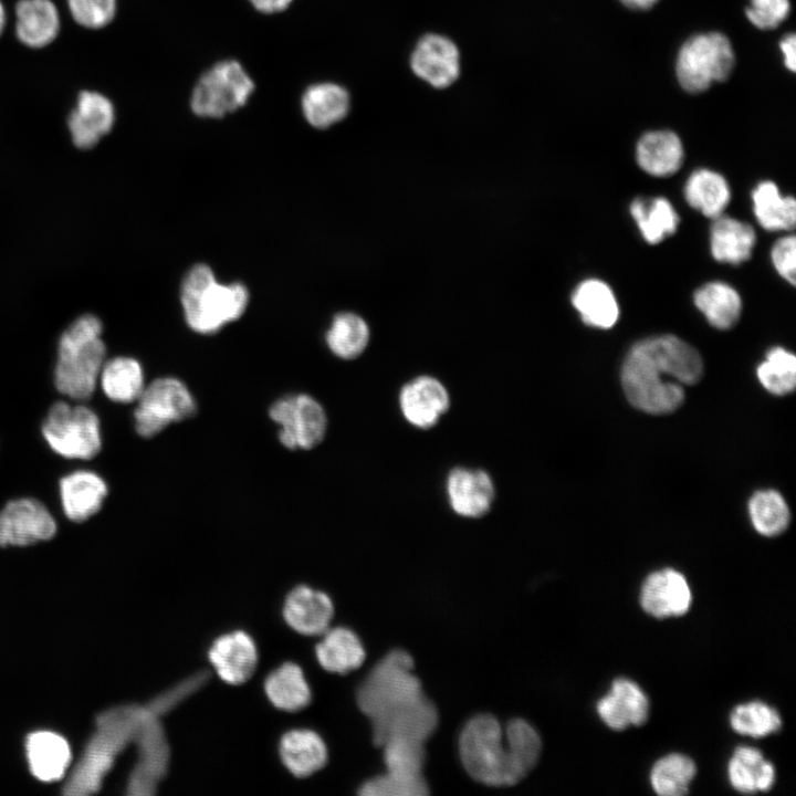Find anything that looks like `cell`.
<instances>
[{"label": "cell", "mask_w": 796, "mask_h": 796, "mask_svg": "<svg viewBox=\"0 0 796 796\" xmlns=\"http://www.w3.org/2000/svg\"><path fill=\"white\" fill-rule=\"evenodd\" d=\"M425 742L408 737H391L380 746L384 751L386 771L405 774L422 775L425 764Z\"/></svg>", "instance_id": "ee69618b"}, {"label": "cell", "mask_w": 796, "mask_h": 796, "mask_svg": "<svg viewBox=\"0 0 796 796\" xmlns=\"http://www.w3.org/2000/svg\"><path fill=\"white\" fill-rule=\"evenodd\" d=\"M369 341L366 322L353 313H342L334 317L326 334L331 352L339 358L353 359L359 356Z\"/></svg>", "instance_id": "f35d334b"}, {"label": "cell", "mask_w": 796, "mask_h": 796, "mask_svg": "<svg viewBox=\"0 0 796 796\" xmlns=\"http://www.w3.org/2000/svg\"><path fill=\"white\" fill-rule=\"evenodd\" d=\"M102 323L91 314L73 322L59 342L54 383L57 390L75 400H85L95 390L105 363Z\"/></svg>", "instance_id": "277c9868"}, {"label": "cell", "mask_w": 796, "mask_h": 796, "mask_svg": "<svg viewBox=\"0 0 796 796\" xmlns=\"http://www.w3.org/2000/svg\"><path fill=\"white\" fill-rule=\"evenodd\" d=\"M249 302L241 283L221 284L206 264L195 265L181 286V304L187 324L199 334H213L238 320Z\"/></svg>", "instance_id": "5b68a950"}, {"label": "cell", "mask_w": 796, "mask_h": 796, "mask_svg": "<svg viewBox=\"0 0 796 796\" xmlns=\"http://www.w3.org/2000/svg\"><path fill=\"white\" fill-rule=\"evenodd\" d=\"M72 18L86 29H102L115 18L117 0H66Z\"/></svg>", "instance_id": "bcb514c9"}, {"label": "cell", "mask_w": 796, "mask_h": 796, "mask_svg": "<svg viewBox=\"0 0 796 796\" xmlns=\"http://www.w3.org/2000/svg\"><path fill=\"white\" fill-rule=\"evenodd\" d=\"M160 712H154L143 722L134 740L137 760L127 782V794L149 796L155 794L166 776L170 750Z\"/></svg>", "instance_id": "7c38bea8"}, {"label": "cell", "mask_w": 796, "mask_h": 796, "mask_svg": "<svg viewBox=\"0 0 796 796\" xmlns=\"http://www.w3.org/2000/svg\"><path fill=\"white\" fill-rule=\"evenodd\" d=\"M730 722L735 732L753 737L766 736L782 725L777 711L760 701L737 705L731 713Z\"/></svg>", "instance_id": "7bdbcfd3"}, {"label": "cell", "mask_w": 796, "mask_h": 796, "mask_svg": "<svg viewBox=\"0 0 796 796\" xmlns=\"http://www.w3.org/2000/svg\"><path fill=\"white\" fill-rule=\"evenodd\" d=\"M695 764L682 754H669L652 767L650 781L654 792L662 796H681L688 793L695 775Z\"/></svg>", "instance_id": "ab89813d"}, {"label": "cell", "mask_w": 796, "mask_h": 796, "mask_svg": "<svg viewBox=\"0 0 796 796\" xmlns=\"http://www.w3.org/2000/svg\"><path fill=\"white\" fill-rule=\"evenodd\" d=\"M703 374L700 353L675 335L647 337L635 343L621 366V385L637 409L664 415L684 400V386L698 383Z\"/></svg>", "instance_id": "6da1fadb"}, {"label": "cell", "mask_w": 796, "mask_h": 796, "mask_svg": "<svg viewBox=\"0 0 796 796\" xmlns=\"http://www.w3.org/2000/svg\"><path fill=\"white\" fill-rule=\"evenodd\" d=\"M252 7L264 14H273L284 11L293 0H248Z\"/></svg>", "instance_id": "681fc988"}, {"label": "cell", "mask_w": 796, "mask_h": 796, "mask_svg": "<svg viewBox=\"0 0 796 796\" xmlns=\"http://www.w3.org/2000/svg\"><path fill=\"white\" fill-rule=\"evenodd\" d=\"M779 44H781V50H782V53H783V56H784V62H785L786 67H787L790 72H795V69H796V56H795L796 40H795V34H794V33H790V34L784 36V39L781 41Z\"/></svg>", "instance_id": "f907efd6"}, {"label": "cell", "mask_w": 796, "mask_h": 796, "mask_svg": "<svg viewBox=\"0 0 796 796\" xmlns=\"http://www.w3.org/2000/svg\"><path fill=\"white\" fill-rule=\"evenodd\" d=\"M624 6L632 10H648L653 7L658 0H619Z\"/></svg>", "instance_id": "816d5d0a"}, {"label": "cell", "mask_w": 796, "mask_h": 796, "mask_svg": "<svg viewBox=\"0 0 796 796\" xmlns=\"http://www.w3.org/2000/svg\"><path fill=\"white\" fill-rule=\"evenodd\" d=\"M789 10V0H750L745 14L754 27L771 30L788 17Z\"/></svg>", "instance_id": "7dc6e473"}, {"label": "cell", "mask_w": 796, "mask_h": 796, "mask_svg": "<svg viewBox=\"0 0 796 796\" xmlns=\"http://www.w3.org/2000/svg\"><path fill=\"white\" fill-rule=\"evenodd\" d=\"M691 600V589L685 577L672 568L650 574L640 591L642 609L657 618L685 614Z\"/></svg>", "instance_id": "2e32d148"}, {"label": "cell", "mask_w": 796, "mask_h": 796, "mask_svg": "<svg viewBox=\"0 0 796 796\" xmlns=\"http://www.w3.org/2000/svg\"><path fill=\"white\" fill-rule=\"evenodd\" d=\"M693 303L711 326L722 331L732 328L743 310L740 293L722 281H710L699 286L693 293Z\"/></svg>", "instance_id": "f546056e"}, {"label": "cell", "mask_w": 796, "mask_h": 796, "mask_svg": "<svg viewBox=\"0 0 796 796\" xmlns=\"http://www.w3.org/2000/svg\"><path fill=\"white\" fill-rule=\"evenodd\" d=\"M254 90L252 77L239 61H219L198 78L190 108L200 117L221 118L243 107Z\"/></svg>", "instance_id": "52a82bcc"}, {"label": "cell", "mask_w": 796, "mask_h": 796, "mask_svg": "<svg viewBox=\"0 0 796 796\" xmlns=\"http://www.w3.org/2000/svg\"><path fill=\"white\" fill-rule=\"evenodd\" d=\"M684 148L680 137L671 130L645 133L636 146V161L652 177H668L682 166Z\"/></svg>", "instance_id": "d4e9b609"}, {"label": "cell", "mask_w": 796, "mask_h": 796, "mask_svg": "<svg viewBox=\"0 0 796 796\" xmlns=\"http://www.w3.org/2000/svg\"><path fill=\"white\" fill-rule=\"evenodd\" d=\"M412 72L436 88L450 86L460 74L457 45L440 34H426L416 44L410 57Z\"/></svg>", "instance_id": "5bb4252c"}, {"label": "cell", "mask_w": 796, "mask_h": 796, "mask_svg": "<svg viewBox=\"0 0 796 796\" xmlns=\"http://www.w3.org/2000/svg\"><path fill=\"white\" fill-rule=\"evenodd\" d=\"M570 301L588 326L607 329L618 322L620 308L617 297L610 285L600 279L582 281L573 291Z\"/></svg>", "instance_id": "484cf974"}, {"label": "cell", "mask_w": 796, "mask_h": 796, "mask_svg": "<svg viewBox=\"0 0 796 796\" xmlns=\"http://www.w3.org/2000/svg\"><path fill=\"white\" fill-rule=\"evenodd\" d=\"M60 494L67 519L83 522L101 509L107 495V485L96 473L81 470L61 479Z\"/></svg>", "instance_id": "cb8c5ba5"}, {"label": "cell", "mask_w": 796, "mask_h": 796, "mask_svg": "<svg viewBox=\"0 0 796 796\" xmlns=\"http://www.w3.org/2000/svg\"><path fill=\"white\" fill-rule=\"evenodd\" d=\"M42 434L54 452L67 459L90 460L102 447L98 417L81 405L54 404L42 425Z\"/></svg>", "instance_id": "9c48e42d"}, {"label": "cell", "mask_w": 796, "mask_h": 796, "mask_svg": "<svg viewBox=\"0 0 796 796\" xmlns=\"http://www.w3.org/2000/svg\"><path fill=\"white\" fill-rule=\"evenodd\" d=\"M4 27H6V10H4L2 2L0 1V36L4 30Z\"/></svg>", "instance_id": "f5cc1de1"}, {"label": "cell", "mask_w": 796, "mask_h": 796, "mask_svg": "<svg viewBox=\"0 0 796 796\" xmlns=\"http://www.w3.org/2000/svg\"><path fill=\"white\" fill-rule=\"evenodd\" d=\"M334 612L331 598L323 591L307 586L295 587L286 597L283 615L295 631L306 635H323Z\"/></svg>", "instance_id": "7402d4cb"}, {"label": "cell", "mask_w": 796, "mask_h": 796, "mask_svg": "<svg viewBox=\"0 0 796 796\" xmlns=\"http://www.w3.org/2000/svg\"><path fill=\"white\" fill-rule=\"evenodd\" d=\"M100 379L104 394L115 402L135 401L145 388L143 368L130 357H116L105 362Z\"/></svg>", "instance_id": "74e56055"}, {"label": "cell", "mask_w": 796, "mask_h": 796, "mask_svg": "<svg viewBox=\"0 0 796 796\" xmlns=\"http://www.w3.org/2000/svg\"><path fill=\"white\" fill-rule=\"evenodd\" d=\"M771 261L779 276L795 286L796 239L794 234L784 235L775 241L771 249Z\"/></svg>", "instance_id": "c3c4849f"}, {"label": "cell", "mask_w": 796, "mask_h": 796, "mask_svg": "<svg viewBox=\"0 0 796 796\" xmlns=\"http://www.w3.org/2000/svg\"><path fill=\"white\" fill-rule=\"evenodd\" d=\"M208 657L219 678L230 684L245 682L254 672L258 661L254 641L241 630L217 638Z\"/></svg>", "instance_id": "d6986e66"}, {"label": "cell", "mask_w": 796, "mask_h": 796, "mask_svg": "<svg viewBox=\"0 0 796 796\" xmlns=\"http://www.w3.org/2000/svg\"><path fill=\"white\" fill-rule=\"evenodd\" d=\"M405 419L421 429L433 427L450 406L446 387L438 379L420 376L406 384L399 394Z\"/></svg>", "instance_id": "e0dca14e"}, {"label": "cell", "mask_w": 796, "mask_h": 796, "mask_svg": "<svg viewBox=\"0 0 796 796\" xmlns=\"http://www.w3.org/2000/svg\"><path fill=\"white\" fill-rule=\"evenodd\" d=\"M763 387L773 395L792 392L796 386V357L781 346L772 347L756 370Z\"/></svg>", "instance_id": "b9f144b4"}, {"label": "cell", "mask_w": 796, "mask_h": 796, "mask_svg": "<svg viewBox=\"0 0 796 796\" xmlns=\"http://www.w3.org/2000/svg\"><path fill=\"white\" fill-rule=\"evenodd\" d=\"M350 107L347 90L336 83L321 82L306 87L301 97V108L306 122L320 129L328 128L344 119Z\"/></svg>", "instance_id": "83f0119b"}, {"label": "cell", "mask_w": 796, "mask_h": 796, "mask_svg": "<svg viewBox=\"0 0 796 796\" xmlns=\"http://www.w3.org/2000/svg\"><path fill=\"white\" fill-rule=\"evenodd\" d=\"M413 660L401 649L388 652L378 661L357 690L360 711L375 722L425 695L420 680L413 674Z\"/></svg>", "instance_id": "8992f818"}, {"label": "cell", "mask_w": 796, "mask_h": 796, "mask_svg": "<svg viewBox=\"0 0 796 796\" xmlns=\"http://www.w3.org/2000/svg\"><path fill=\"white\" fill-rule=\"evenodd\" d=\"M756 242L753 227L739 219L719 216L710 228V251L721 263L737 265L747 261Z\"/></svg>", "instance_id": "4316f807"}, {"label": "cell", "mask_w": 796, "mask_h": 796, "mask_svg": "<svg viewBox=\"0 0 796 796\" xmlns=\"http://www.w3.org/2000/svg\"><path fill=\"white\" fill-rule=\"evenodd\" d=\"M629 212L649 244H658L672 235L680 223L677 210L664 197H636L629 205Z\"/></svg>", "instance_id": "d6a6232c"}, {"label": "cell", "mask_w": 796, "mask_h": 796, "mask_svg": "<svg viewBox=\"0 0 796 796\" xmlns=\"http://www.w3.org/2000/svg\"><path fill=\"white\" fill-rule=\"evenodd\" d=\"M429 793L422 775H405L386 771L366 781L359 788L364 796H423Z\"/></svg>", "instance_id": "f6af8a7d"}, {"label": "cell", "mask_w": 796, "mask_h": 796, "mask_svg": "<svg viewBox=\"0 0 796 796\" xmlns=\"http://www.w3.org/2000/svg\"><path fill=\"white\" fill-rule=\"evenodd\" d=\"M323 635L316 646V657L326 671L347 673L362 666L366 653L354 631L337 627L327 629Z\"/></svg>", "instance_id": "836d02e7"}, {"label": "cell", "mask_w": 796, "mask_h": 796, "mask_svg": "<svg viewBox=\"0 0 796 796\" xmlns=\"http://www.w3.org/2000/svg\"><path fill=\"white\" fill-rule=\"evenodd\" d=\"M734 63V51L726 35L719 32L700 33L682 44L675 73L683 90L701 93L712 83L726 80Z\"/></svg>", "instance_id": "ba28073f"}, {"label": "cell", "mask_w": 796, "mask_h": 796, "mask_svg": "<svg viewBox=\"0 0 796 796\" xmlns=\"http://www.w3.org/2000/svg\"><path fill=\"white\" fill-rule=\"evenodd\" d=\"M753 212L758 224L767 231H792L796 223V201L783 196L772 180L760 181L752 191Z\"/></svg>", "instance_id": "e575fe53"}, {"label": "cell", "mask_w": 796, "mask_h": 796, "mask_svg": "<svg viewBox=\"0 0 796 796\" xmlns=\"http://www.w3.org/2000/svg\"><path fill=\"white\" fill-rule=\"evenodd\" d=\"M269 416L280 427V442L290 450L313 449L326 434V412L322 405L307 394L279 398L271 405Z\"/></svg>", "instance_id": "8fae6325"}, {"label": "cell", "mask_w": 796, "mask_h": 796, "mask_svg": "<svg viewBox=\"0 0 796 796\" xmlns=\"http://www.w3.org/2000/svg\"><path fill=\"white\" fill-rule=\"evenodd\" d=\"M56 523L49 510L34 499L10 501L0 511V545H30L50 540Z\"/></svg>", "instance_id": "4fadbf2b"}, {"label": "cell", "mask_w": 796, "mask_h": 796, "mask_svg": "<svg viewBox=\"0 0 796 796\" xmlns=\"http://www.w3.org/2000/svg\"><path fill=\"white\" fill-rule=\"evenodd\" d=\"M134 411L136 432L144 438L192 417L197 405L188 387L175 377H161L145 386Z\"/></svg>", "instance_id": "30bf717a"}, {"label": "cell", "mask_w": 796, "mask_h": 796, "mask_svg": "<svg viewBox=\"0 0 796 796\" xmlns=\"http://www.w3.org/2000/svg\"><path fill=\"white\" fill-rule=\"evenodd\" d=\"M687 203L704 217L714 219L723 214L731 200V188L726 178L709 169H695L683 187Z\"/></svg>", "instance_id": "4dcf8cb0"}, {"label": "cell", "mask_w": 796, "mask_h": 796, "mask_svg": "<svg viewBox=\"0 0 796 796\" xmlns=\"http://www.w3.org/2000/svg\"><path fill=\"white\" fill-rule=\"evenodd\" d=\"M27 753L32 774L44 782L61 778L71 758L67 742L56 733L48 731L29 735Z\"/></svg>", "instance_id": "1f68e13d"}, {"label": "cell", "mask_w": 796, "mask_h": 796, "mask_svg": "<svg viewBox=\"0 0 796 796\" xmlns=\"http://www.w3.org/2000/svg\"><path fill=\"white\" fill-rule=\"evenodd\" d=\"M115 118L114 104L107 96L96 91H82L67 119L72 142L80 149L94 147L112 130Z\"/></svg>", "instance_id": "9a60e30c"}, {"label": "cell", "mask_w": 796, "mask_h": 796, "mask_svg": "<svg viewBox=\"0 0 796 796\" xmlns=\"http://www.w3.org/2000/svg\"><path fill=\"white\" fill-rule=\"evenodd\" d=\"M202 685L193 674L146 704H124L101 713L96 732L64 785L63 793L84 796L96 793L117 755L133 743L143 722L154 712L168 713Z\"/></svg>", "instance_id": "3957f363"}, {"label": "cell", "mask_w": 796, "mask_h": 796, "mask_svg": "<svg viewBox=\"0 0 796 796\" xmlns=\"http://www.w3.org/2000/svg\"><path fill=\"white\" fill-rule=\"evenodd\" d=\"M438 724L434 704L423 695L416 702L371 723L374 743L380 746L391 737L426 741Z\"/></svg>", "instance_id": "ffe728a7"}, {"label": "cell", "mask_w": 796, "mask_h": 796, "mask_svg": "<svg viewBox=\"0 0 796 796\" xmlns=\"http://www.w3.org/2000/svg\"><path fill=\"white\" fill-rule=\"evenodd\" d=\"M280 756L285 767L297 777L320 771L327 761V748L322 737L305 729L286 732L280 741Z\"/></svg>", "instance_id": "f1b7e54d"}, {"label": "cell", "mask_w": 796, "mask_h": 796, "mask_svg": "<svg viewBox=\"0 0 796 796\" xmlns=\"http://www.w3.org/2000/svg\"><path fill=\"white\" fill-rule=\"evenodd\" d=\"M264 689L271 703L283 711H298L311 701V689L304 673L292 662L272 671L265 680Z\"/></svg>", "instance_id": "8d00e7d4"}, {"label": "cell", "mask_w": 796, "mask_h": 796, "mask_svg": "<svg viewBox=\"0 0 796 796\" xmlns=\"http://www.w3.org/2000/svg\"><path fill=\"white\" fill-rule=\"evenodd\" d=\"M597 712L607 726L621 731L647 721L649 702L637 683L619 678L612 682L609 693L598 701Z\"/></svg>", "instance_id": "44dd1931"}, {"label": "cell", "mask_w": 796, "mask_h": 796, "mask_svg": "<svg viewBox=\"0 0 796 796\" xmlns=\"http://www.w3.org/2000/svg\"><path fill=\"white\" fill-rule=\"evenodd\" d=\"M542 750L537 731L523 719L511 720L503 730L490 714H478L463 726L459 753L463 767L489 786H511L536 765Z\"/></svg>", "instance_id": "7a4b0ae2"}, {"label": "cell", "mask_w": 796, "mask_h": 796, "mask_svg": "<svg viewBox=\"0 0 796 796\" xmlns=\"http://www.w3.org/2000/svg\"><path fill=\"white\" fill-rule=\"evenodd\" d=\"M15 35L28 48L41 49L51 44L61 28L60 14L51 0H20L14 9Z\"/></svg>", "instance_id": "603a6c76"}, {"label": "cell", "mask_w": 796, "mask_h": 796, "mask_svg": "<svg viewBox=\"0 0 796 796\" xmlns=\"http://www.w3.org/2000/svg\"><path fill=\"white\" fill-rule=\"evenodd\" d=\"M727 773L731 785L741 793L766 792L775 781L772 763L763 757L760 750L751 746H740L734 751Z\"/></svg>", "instance_id": "d590c367"}, {"label": "cell", "mask_w": 796, "mask_h": 796, "mask_svg": "<svg viewBox=\"0 0 796 796\" xmlns=\"http://www.w3.org/2000/svg\"><path fill=\"white\" fill-rule=\"evenodd\" d=\"M451 509L460 516L476 519L486 514L494 501L491 476L483 470L455 468L447 479Z\"/></svg>", "instance_id": "ac0fdd59"}, {"label": "cell", "mask_w": 796, "mask_h": 796, "mask_svg": "<svg viewBox=\"0 0 796 796\" xmlns=\"http://www.w3.org/2000/svg\"><path fill=\"white\" fill-rule=\"evenodd\" d=\"M748 513L755 530L765 536L783 533L789 523V509L775 490L757 491L748 502Z\"/></svg>", "instance_id": "60d3db41"}]
</instances>
